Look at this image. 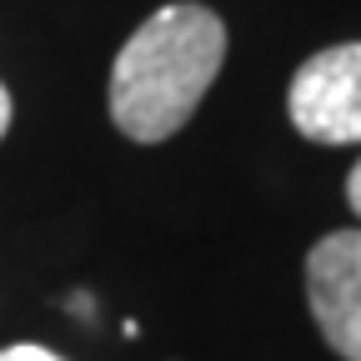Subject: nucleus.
Wrapping results in <instances>:
<instances>
[{"label":"nucleus","instance_id":"1","mask_svg":"<svg viewBox=\"0 0 361 361\" xmlns=\"http://www.w3.org/2000/svg\"><path fill=\"white\" fill-rule=\"evenodd\" d=\"M226 61V25L211 6L176 0L135 25L111 66V121L141 146L171 141Z\"/></svg>","mask_w":361,"mask_h":361},{"label":"nucleus","instance_id":"2","mask_svg":"<svg viewBox=\"0 0 361 361\" xmlns=\"http://www.w3.org/2000/svg\"><path fill=\"white\" fill-rule=\"evenodd\" d=\"M286 116L316 146L361 141V40L326 45L311 61H301L286 90Z\"/></svg>","mask_w":361,"mask_h":361},{"label":"nucleus","instance_id":"3","mask_svg":"<svg viewBox=\"0 0 361 361\" xmlns=\"http://www.w3.org/2000/svg\"><path fill=\"white\" fill-rule=\"evenodd\" d=\"M306 301L326 346L361 361V231H331L306 251Z\"/></svg>","mask_w":361,"mask_h":361},{"label":"nucleus","instance_id":"4","mask_svg":"<svg viewBox=\"0 0 361 361\" xmlns=\"http://www.w3.org/2000/svg\"><path fill=\"white\" fill-rule=\"evenodd\" d=\"M0 361H66V356H56V351H45V346L20 341V346H6V351H0Z\"/></svg>","mask_w":361,"mask_h":361},{"label":"nucleus","instance_id":"5","mask_svg":"<svg viewBox=\"0 0 361 361\" xmlns=\"http://www.w3.org/2000/svg\"><path fill=\"white\" fill-rule=\"evenodd\" d=\"M346 206L361 216V161L351 166V176H346Z\"/></svg>","mask_w":361,"mask_h":361},{"label":"nucleus","instance_id":"6","mask_svg":"<svg viewBox=\"0 0 361 361\" xmlns=\"http://www.w3.org/2000/svg\"><path fill=\"white\" fill-rule=\"evenodd\" d=\"M6 130H11V90L0 85V135H6Z\"/></svg>","mask_w":361,"mask_h":361}]
</instances>
